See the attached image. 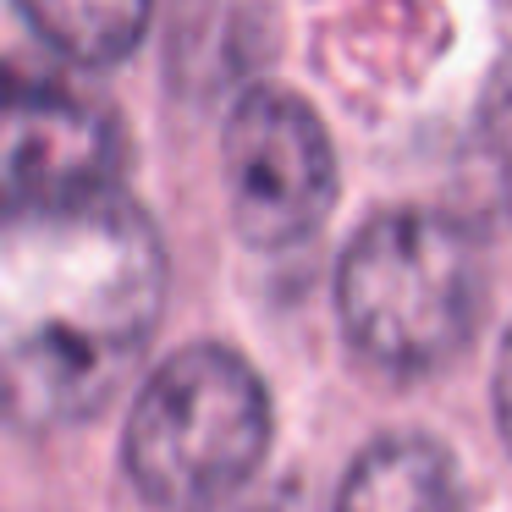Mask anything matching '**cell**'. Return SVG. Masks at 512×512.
<instances>
[{
  "label": "cell",
  "instance_id": "cell-1",
  "mask_svg": "<svg viewBox=\"0 0 512 512\" xmlns=\"http://www.w3.org/2000/svg\"><path fill=\"white\" fill-rule=\"evenodd\" d=\"M166 309V248L138 204L6 210L0 375L17 430L83 424L133 380Z\"/></svg>",
  "mask_w": 512,
  "mask_h": 512
},
{
  "label": "cell",
  "instance_id": "cell-2",
  "mask_svg": "<svg viewBox=\"0 0 512 512\" xmlns=\"http://www.w3.org/2000/svg\"><path fill=\"white\" fill-rule=\"evenodd\" d=\"M336 309L386 375H430L468 347L485 309V259L468 226L435 210H386L347 243Z\"/></svg>",
  "mask_w": 512,
  "mask_h": 512
},
{
  "label": "cell",
  "instance_id": "cell-3",
  "mask_svg": "<svg viewBox=\"0 0 512 512\" xmlns=\"http://www.w3.org/2000/svg\"><path fill=\"white\" fill-rule=\"evenodd\" d=\"M270 452V391L232 347H182L144 380L122 468L149 507L204 512L254 479Z\"/></svg>",
  "mask_w": 512,
  "mask_h": 512
},
{
  "label": "cell",
  "instance_id": "cell-4",
  "mask_svg": "<svg viewBox=\"0 0 512 512\" xmlns=\"http://www.w3.org/2000/svg\"><path fill=\"white\" fill-rule=\"evenodd\" d=\"M221 182L243 243L292 248L314 237L336 199V155L320 116L287 89H248L221 133Z\"/></svg>",
  "mask_w": 512,
  "mask_h": 512
},
{
  "label": "cell",
  "instance_id": "cell-5",
  "mask_svg": "<svg viewBox=\"0 0 512 512\" xmlns=\"http://www.w3.org/2000/svg\"><path fill=\"white\" fill-rule=\"evenodd\" d=\"M122 166V127L100 100L56 78H23L6 105V210L78 204L111 193Z\"/></svg>",
  "mask_w": 512,
  "mask_h": 512
},
{
  "label": "cell",
  "instance_id": "cell-6",
  "mask_svg": "<svg viewBox=\"0 0 512 512\" xmlns=\"http://www.w3.org/2000/svg\"><path fill=\"white\" fill-rule=\"evenodd\" d=\"M270 39V0H177L171 12V78L188 94L237 83Z\"/></svg>",
  "mask_w": 512,
  "mask_h": 512
},
{
  "label": "cell",
  "instance_id": "cell-7",
  "mask_svg": "<svg viewBox=\"0 0 512 512\" xmlns=\"http://www.w3.org/2000/svg\"><path fill=\"white\" fill-rule=\"evenodd\" d=\"M336 512H457V468L424 435H386L353 457Z\"/></svg>",
  "mask_w": 512,
  "mask_h": 512
},
{
  "label": "cell",
  "instance_id": "cell-8",
  "mask_svg": "<svg viewBox=\"0 0 512 512\" xmlns=\"http://www.w3.org/2000/svg\"><path fill=\"white\" fill-rule=\"evenodd\" d=\"M34 34L50 50L83 61V67H111L144 39L155 0H17Z\"/></svg>",
  "mask_w": 512,
  "mask_h": 512
},
{
  "label": "cell",
  "instance_id": "cell-9",
  "mask_svg": "<svg viewBox=\"0 0 512 512\" xmlns=\"http://www.w3.org/2000/svg\"><path fill=\"white\" fill-rule=\"evenodd\" d=\"M479 155L501 188V204L512 210V56L490 72L485 100H479Z\"/></svg>",
  "mask_w": 512,
  "mask_h": 512
},
{
  "label": "cell",
  "instance_id": "cell-10",
  "mask_svg": "<svg viewBox=\"0 0 512 512\" xmlns=\"http://www.w3.org/2000/svg\"><path fill=\"white\" fill-rule=\"evenodd\" d=\"M496 419H501V435H507V452H512V331L501 342V364H496Z\"/></svg>",
  "mask_w": 512,
  "mask_h": 512
}]
</instances>
